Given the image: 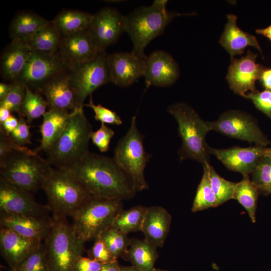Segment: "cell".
<instances>
[{
	"label": "cell",
	"mask_w": 271,
	"mask_h": 271,
	"mask_svg": "<svg viewBox=\"0 0 271 271\" xmlns=\"http://www.w3.org/2000/svg\"><path fill=\"white\" fill-rule=\"evenodd\" d=\"M95 198L123 200L137 192L130 177L113 158L90 153L67 170Z\"/></svg>",
	"instance_id": "obj_1"
},
{
	"label": "cell",
	"mask_w": 271,
	"mask_h": 271,
	"mask_svg": "<svg viewBox=\"0 0 271 271\" xmlns=\"http://www.w3.org/2000/svg\"><path fill=\"white\" fill-rule=\"evenodd\" d=\"M92 131L83 108L71 111L64 131L46 152L48 163L63 170L76 164L89 152L88 145Z\"/></svg>",
	"instance_id": "obj_2"
},
{
	"label": "cell",
	"mask_w": 271,
	"mask_h": 271,
	"mask_svg": "<svg viewBox=\"0 0 271 271\" xmlns=\"http://www.w3.org/2000/svg\"><path fill=\"white\" fill-rule=\"evenodd\" d=\"M167 3L156 0L152 5L139 7L124 16V32L132 42L131 52L137 56L147 59L144 51L149 43L162 34L174 18L184 15L168 11Z\"/></svg>",
	"instance_id": "obj_3"
},
{
	"label": "cell",
	"mask_w": 271,
	"mask_h": 271,
	"mask_svg": "<svg viewBox=\"0 0 271 271\" xmlns=\"http://www.w3.org/2000/svg\"><path fill=\"white\" fill-rule=\"evenodd\" d=\"M41 189L54 219L72 217L92 197L68 171L56 168L47 175Z\"/></svg>",
	"instance_id": "obj_4"
},
{
	"label": "cell",
	"mask_w": 271,
	"mask_h": 271,
	"mask_svg": "<svg viewBox=\"0 0 271 271\" xmlns=\"http://www.w3.org/2000/svg\"><path fill=\"white\" fill-rule=\"evenodd\" d=\"M178 126L182 144L179 151L180 160H194L203 165L209 163L210 153L206 142L210 131L207 122L204 121L195 110L184 102L173 103L167 108Z\"/></svg>",
	"instance_id": "obj_5"
},
{
	"label": "cell",
	"mask_w": 271,
	"mask_h": 271,
	"mask_svg": "<svg viewBox=\"0 0 271 271\" xmlns=\"http://www.w3.org/2000/svg\"><path fill=\"white\" fill-rule=\"evenodd\" d=\"M52 168L35 150H17L0 161V178L35 192Z\"/></svg>",
	"instance_id": "obj_6"
},
{
	"label": "cell",
	"mask_w": 271,
	"mask_h": 271,
	"mask_svg": "<svg viewBox=\"0 0 271 271\" xmlns=\"http://www.w3.org/2000/svg\"><path fill=\"white\" fill-rule=\"evenodd\" d=\"M53 219L44 244L49 270L74 271L76 260L82 255L84 242L66 218Z\"/></svg>",
	"instance_id": "obj_7"
},
{
	"label": "cell",
	"mask_w": 271,
	"mask_h": 271,
	"mask_svg": "<svg viewBox=\"0 0 271 271\" xmlns=\"http://www.w3.org/2000/svg\"><path fill=\"white\" fill-rule=\"evenodd\" d=\"M122 209L120 200L91 197L72 216V225L77 237L84 242L95 239L111 228Z\"/></svg>",
	"instance_id": "obj_8"
},
{
	"label": "cell",
	"mask_w": 271,
	"mask_h": 271,
	"mask_svg": "<svg viewBox=\"0 0 271 271\" xmlns=\"http://www.w3.org/2000/svg\"><path fill=\"white\" fill-rule=\"evenodd\" d=\"M144 139V136L137 126L136 115H134L127 131L118 142L113 158L130 177L137 192L148 188L144 171L152 155L145 149Z\"/></svg>",
	"instance_id": "obj_9"
},
{
	"label": "cell",
	"mask_w": 271,
	"mask_h": 271,
	"mask_svg": "<svg viewBox=\"0 0 271 271\" xmlns=\"http://www.w3.org/2000/svg\"><path fill=\"white\" fill-rule=\"evenodd\" d=\"M108 55L105 50L100 51L89 61L68 66L69 83L76 95V109L83 108L87 96L110 82Z\"/></svg>",
	"instance_id": "obj_10"
},
{
	"label": "cell",
	"mask_w": 271,
	"mask_h": 271,
	"mask_svg": "<svg viewBox=\"0 0 271 271\" xmlns=\"http://www.w3.org/2000/svg\"><path fill=\"white\" fill-rule=\"evenodd\" d=\"M68 70V65L58 51L53 54L32 52L22 72L13 83L40 93L47 82Z\"/></svg>",
	"instance_id": "obj_11"
},
{
	"label": "cell",
	"mask_w": 271,
	"mask_h": 271,
	"mask_svg": "<svg viewBox=\"0 0 271 271\" xmlns=\"http://www.w3.org/2000/svg\"><path fill=\"white\" fill-rule=\"evenodd\" d=\"M210 130L227 137L243 140L256 146L265 147L269 141L263 134L255 119L248 113L239 110H229L220 115L215 121L207 122Z\"/></svg>",
	"instance_id": "obj_12"
},
{
	"label": "cell",
	"mask_w": 271,
	"mask_h": 271,
	"mask_svg": "<svg viewBox=\"0 0 271 271\" xmlns=\"http://www.w3.org/2000/svg\"><path fill=\"white\" fill-rule=\"evenodd\" d=\"M0 210L8 214L47 218V205L37 203L31 192L0 178Z\"/></svg>",
	"instance_id": "obj_13"
},
{
	"label": "cell",
	"mask_w": 271,
	"mask_h": 271,
	"mask_svg": "<svg viewBox=\"0 0 271 271\" xmlns=\"http://www.w3.org/2000/svg\"><path fill=\"white\" fill-rule=\"evenodd\" d=\"M257 55L248 51L239 59H232L226 79L230 89L245 98L255 92V82L260 78L263 70L256 63Z\"/></svg>",
	"instance_id": "obj_14"
},
{
	"label": "cell",
	"mask_w": 271,
	"mask_h": 271,
	"mask_svg": "<svg viewBox=\"0 0 271 271\" xmlns=\"http://www.w3.org/2000/svg\"><path fill=\"white\" fill-rule=\"evenodd\" d=\"M88 30L99 49L105 50L124 32V16L113 8H103L93 15Z\"/></svg>",
	"instance_id": "obj_15"
},
{
	"label": "cell",
	"mask_w": 271,
	"mask_h": 271,
	"mask_svg": "<svg viewBox=\"0 0 271 271\" xmlns=\"http://www.w3.org/2000/svg\"><path fill=\"white\" fill-rule=\"evenodd\" d=\"M146 60L131 52L108 55L110 82L119 87L130 86L144 76Z\"/></svg>",
	"instance_id": "obj_16"
},
{
	"label": "cell",
	"mask_w": 271,
	"mask_h": 271,
	"mask_svg": "<svg viewBox=\"0 0 271 271\" xmlns=\"http://www.w3.org/2000/svg\"><path fill=\"white\" fill-rule=\"evenodd\" d=\"M265 147L253 146L247 148L234 147L217 149L208 147L210 154L213 155L228 169L249 175L254 171L260 159L264 156Z\"/></svg>",
	"instance_id": "obj_17"
},
{
	"label": "cell",
	"mask_w": 271,
	"mask_h": 271,
	"mask_svg": "<svg viewBox=\"0 0 271 271\" xmlns=\"http://www.w3.org/2000/svg\"><path fill=\"white\" fill-rule=\"evenodd\" d=\"M41 244L40 240L27 238L10 229L1 227V254L12 271H17L22 262Z\"/></svg>",
	"instance_id": "obj_18"
},
{
	"label": "cell",
	"mask_w": 271,
	"mask_h": 271,
	"mask_svg": "<svg viewBox=\"0 0 271 271\" xmlns=\"http://www.w3.org/2000/svg\"><path fill=\"white\" fill-rule=\"evenodd\" d=\"M180 70L173 58L164 51L153 52L147 57L144 77L146 87H167L179 78Z\"/></svg>",
	"instance_id": "obj_19"
},
{
	"label": "cell",
	"mask_w": 271,
	"mask_h": 271,
	"mask_svg": "<svg viewBox=\"0 0 271 271\" xmlns=\"http://www.w3.org/2000/svg\"><path fill=\"white\" fill-rule=\"evenodd\" d=\"M100 51L88 29L62 36L58 52L69 66L89 61Z\"/></svg>",
	"instance_id": "obj_20"
},
{
	"label": "cell",
	"mask_w": 271,
	"mask_h": 271,
	"mask_svg": "<svg viewBox=\"0 0 271 271\" xmlns=\"http://www.w3.org/2000/svg\"><path fill=\"white\" fill-rule=\"evenodd\" d=\"M40 93L44 96L49 109L69 112L76 109V95L69 83L68 71L47 82Z\"/></svg>",
	"instance_id": "obj_21"
},
{
	"label": "cell",
	"mask_w": 271,
	"mask_h": 271,
	"mask_svg": "<svg viewBox=\"0 0 271 271\" xmlns=\"http://www.w3.org/2000/svg\"><path fill=\"white\" fill-rule=\"evenodd\" d=\"M53 218H43L1 212V227L10 229L27 238L42 241L51 229Z\"/></svg>",
	"instance_id": "obj_22"
},
{
	"label": "cell",
	"mask_w": 271,
	"mask_h": 271,
	"mask_svg": "<svg viewBox=\"0 0 271 271\" xmlns=\"http://www.w3.org/2000/svg\"><path fill=\"white\" fill-rule=\"evenodd\" d=\"M172 217L161 206L147 207L142 231L145 239L157 247L163 246L170 231Z\"/></svg>",
	"instance_id": "obj_23"
},
{
	"label": "cell",
	"mask_w": 271,
	"mask_h": 271,
	"mask_svg": "<svg viewBox=\"0 0 271 271\" xmlns=\"http://www.w3.org/2000/svg\"><path fill=\"white\" fill-rule=\"evenodd\" d=\"M31 54L26 43L12 40L1 55V74L3 79L13 83L22 72Z\"/></svg>",
	"instance_id": "obj_24"
},
{
	"label": "cell",
	"mask_w": 271,
	"mask_h": 271,
	"mask_svg": "<svg viewBox=\"0 0 271 271\" xmlns=\"http://www.w3.org/2000/svg\"><path fill=\"white\" fill-rule=\"evenodd\" d=\"M227 19L219 43L230 54L231 59L237 55L242 54L249 46L257 49L263 56L262 49L256 38L238 27L237 17L234 14H227Z\"/></svg>",
	"instance_id": "obj_25"
},
{
	"label": "cell",
	"mask_w": 271,
	"mask_h": 271,
	"mask_svg": "<svg viewBox=\"0 0 271 271\" xmlns=\"http://www.w3.org/2000/svg\"><path fill=\"white\" fill-rule=\"evenodd\" d=\"M70 112L57 109L47 111L40 125L42 138L40 146L35 150L36 153L46 152L55 143L67 125Z\"/></svg>",
	"instance_id": "obj_26"
},
{
	"label": "cell",
	"mask_w": 271,
	"mask_h": 271,
	"mask_svg": "<svg viewBox=\"0 0 271 271\" xmlns=\"http://www.w3.org/2000/svg\"><path fill=\"white\" fill-rule=\"evenodd\" d=\"M49 21L34 13L20 12L13 19L10 25V36L13 40L27 43L32 37Z\"/></svg>",
	"instance_id": "obj_27"
},
{
	"label": "cell",
	"mask_w": 271,
	"mask_h": 271,
	"mask_svg": "<svg viewBox=\"0 0 271 271\" xmlns=\"http://www.w3.org/2000/svg\"><path fill=\"white\" fill-rule=\"evenodd\" d=\"M157 247L145 239H131L121 258L144 271H153L159 257Z\"/></svg>",
	"instance_id": "obj_28"
},
{
	"label": "cell",
	"mask_w": 271,
	"mask_h": 271,
	"mask_svg": "<svg viewBox=\"0 0 271 271\" xmlns=\"http://www.w3.org/2000/svg\"><path fill=\"white\" fill-rule=\"evenodd\" d=\"M93 15L75 10H65L51 21L62 36L88 29Z\"/></svg>",
	"instance_id": "obj_29"
},
{
	"label": "cell",
	"mask_w": 271,
	"mask_h": 271,
	"mask_svg": "<svg viewBox=\"0 0 271 271\" xmlns=\"http://www.w3.org/2000/svg\"><path fill=\"white\" fill-rule=\"evenodd\" d=\"M62 36L51 21L41 28L27 43L32 52L53 54L58 51Z\"/></svg>",
	"instance_id": "obj_30"
},
{
	"label": "cell",
	"mask_w": 271,
	"mask_h": 271,
	"mask_svg": "<svg viewBox=\"0 0 271 271\" xmlns=\"http://www.w3.org/2000/svg\"><path fill=\"white\" fill-rule=\"evenodd\" d=\"M259 191L252 182L249 175L236 183L233 199L236 200L246 210L252 223L256 222V212Z\"/></svg>",
	"instance_id": "obj_31"
},
{
	"label": "cell",
	"mask_w": 271,
	"mask_h": 271,
	"mask_svg": "<svg viewBox=\"0 0 271 271\" xmlns=\"http://www.w3.org/2000/svg\"><path fill=\"white\" fill-rule=\"evenodd\" d=\"M147 207L142 205L121 210L116 215L111 228L124 234L141 231Z\"/></svg>",
	"instance_id": "obj_32"
},
{
	"label": "cell",
	"mask_w": 271,
	"mask_h": 271,
	"mask_svg": "<svg viewBox=\"0 0 271 271\" xmlns=\"http://www.w3.org/2000/svg\"><path fill=\"white\" fill-rule=\"evenodd\" d=\"M203 166V174L199 184L194 198L192 211L196 212L220 205L218 198L214 193L210 182L206 168Z\"/></svg>",
	"instance_id": "obj_33"
},
{
	"label": "cell",
	"mask_w": 271,
	"mask_h": 271,
	"mask_svg": "<svg viewBox=\"0 0 271 271\" xmlns=\"http://www.w3.org/2000/svg\"><path fill=\"white\" fill-rule=\"evenodd\" d=\"M25 87L26 95L19 115L23 116L30 124L35 119L45 114L48 105L41 93L34 92Z\"/></svg>",
	"instance_id": "obj_34"
},
{
	"label": "cell",
	"mask_w": 271,
	"mask_h": 271,
	"mask_svg": "<svg viewBox=\"0 0 271 271\" xmlns=\"http://www.w3.org/2000/svg\"><path fill=\"white\" fill-rule=\"evenodd\" d=\"M203 166L208 171L212 189L218 199L220 205L233 199L236 183L229 181L219 176L209 163Z\"/></svg>",
	"instance_id": "obj_35"
},
{
	"label": "cell",
	"mask_w": 271,
	"mask_h": 271,
	"mask_svg": "<svg viewBox=\"0 0 271 271\" xmlns=\"http://www.w3.org/2000/svg\"><path fill=\"white\" fill-rule=\"evenodd\" d=\"M100 236L116 259L124 254L131 241L127 234L111 228L103 232Z\"/></svg>",
	"instance_id": "obj_36"
},
{
	"label": "cell",
	"mask_w": 271,
	"mask_h": 271,
	"mask_svg": "<svg viewBox=\"0 0 271 271\" xmlns=\"http://www.w3.org/2000/svg\"><path fill=\"white\" fill-rule=\"evenodd\" d=\"M251 174V180L259 192L271 194V158L263 156Z\"/></svg>",
	"instance_id": "obj_37"
},
{
	"label": "cell",
	"mask_w": 271,
	"mask_h": 271,
	"mask_svg": "<svg viewBox=\"0 0 271 271\" xmlns=\"http://www.w3.org/2000/svg\"><path fill=\"white\" fill-rule=\"evenodd\" d=\"M17 271H49L45 248L43 243L25 259Z\"/></svg>",
	"instance_id": "obj_38"
},
{
	"label": "cell",
	"mask_w": 271,
	"mask_h": 271,
	"mask_svg": "<svg viewBox=\"0 0 271 271\" xmlns=\"http://www.w3.org/2000/svg\"><path fill=\"white\" fill-rule=\"evenodd\" d=\"M25 95L26 87L24 85L14 84L7 95L0 100V107L6 108L12 112H15L19 115Z\"/></svg>",
	"instance_id": "obj_39"
},
{
	"label": "cell",
	"mask_w": 271,
	"mask_h": 271,
	"mask_svg": "<svg viewBox=\"0 0 271 271\" xmlns=\"http://www.w3.org/2000/svg\"><path fill=\"white\" fill-rule=\"evenodd\" d=\"M84 105L91 108L94 113V118L103 124L119 125L122 123L120 117L114 111L104 107L100 104H95L92 95L89 102Z\"/></svg>",
	"instance_id": "obj_40"
},
{
	"label": "cell",
	"mask_w": 271,
	"mask_h": 271,
	"mask_svg": "<svg viewBox=\"0 0 271 271\" xmlns=\"http://www.w3.org/2000/svg\"><path fill=\"white\" fill-rule=\"evenodd\" d=\"M114 133L113 130L105 124L101 123L99 128L92 132L90 139L101 152L105 153L108 151L110 141Z\"/></svg>",
	"instance_id": "obj_41"
},
{
	"label": "cell",
	"mask_w": 271,
	"mask_h": 271,
	"mask_svg": "<svg viewBox=\"0 0 271 271\" xmlns=\"http://www.w3.org/2000/svg\"><path fill=\"white\" fill-rule=\"evenodd\" d=\"M9 136L20 146L26 147V145L32 144L30 126L23 116L19 115L18 125Z\"/></svg>",
	"instance_id": "obj_42"
},
{
	"label": "cell",
	"mask_w": 271,
	"mask_h": 271,
	"mask_svg": "<svg viewBox=\"0 0 271 271\" xmlns=\"http://www.w3.org/2000/svg\"><path fill=\"white\" fill-rule=\"evenodd\" d=\"M88 255L89 257L102 263L117 260L112 256L100 236L95 239L93 245L88 250Z\"/></svg>",
	"instance_id": "obj_43"
},
{
	"label": "cell",
	"mask_w": 271,
	"mask_h": 271,
	"mask_svg": "<svg viewBox=\"0 0 271 271\" xmlns=\"http://www.w3.org/2000/svg\"><path fill=\"white\" fill-rule=\"evenodd\" d=\"M247 98L251 99L257 109L271 119V90L255 91L248 95Z\"/></svg>",
	"instance_id": "obj_44"
},
{
	"label": "cell",
	"mask_w": 271,
	"mask_h": 271,
	"mask_svg": "<svg viewBox=\"0 0 271 271\" xmlns=\"http://www.w3.org/2000/svg\"><path fill=\"white\" fill-rule=\"evenodd\" d=\"M26 147H22L15 143L9 135L0 129V161L11 153L17 150H26Z\"/></svg>",
	"instance_id": "obj_45"
},
{
	"label": "cell",
	"mask_w": 271,
	"mask_h": 271,
	"mask_svg": "<svg viewBox=\"0 0 271 271\" xmlns=\"http://www.w3.org/2000/svg\"><path fill=\"white\" fill-rule=\"evenodd\" d=\"M104 264L90 257L82 255L76 260L74 271H99Z\"/></svg>",
	"instance_id": "obj_46"
},
{
	"label": "cell",
	"mask_w": 271,
	"mask_h": 271,
	"mask_svg": "<svg viewBox=\"0 0 271 271\" xmlns=\"http://www.w3.org/2000/svg\"><path fill=\"white\" fill-rule=\"evenodd\" d=\"M18 123L19 118H17L12 114L2 125H0V129L9 135L16 129Z\"/></svg>",
	"instance_id": "obj_47"
},
{
	"label": "cell",
	"mask_w": 271,
	"mask_h": 271,
	"mask_svg": "<svg viewBox=\"0 0 271 271\" xmlns=\"http://www.w3.org/2000/svg\"><path fill=\"white\" fill-rule=\"evenodd\" d=\"M259 79L265 89L271 90V69L263 70Z\"/></svg>",
	"instance_id": "obj_48"
},
{
	"label": "cell",
	"mask_w": 271,
	"mask_h": 271,
	"mask_svg": "<svg viewBox=\"0 0 271 271\" xmlns=\"http://www.w3.org/2000/svg\"><path fill=\"white\" fill-rule=\"evenodd\" d=\"M99 271H120V265L116 260L104 263Z\"/></svg>",
	"instance_id": "obj_49"
},
{
	"label": "cell",
	"mask_w": 271,
	"mask_h": 271,
	"mask_svg": "<svg viewBox=\"0 0 271 271\" xmlns=\"http://www.w3.org/2000/svg\"><path fill=\"white\" fill-rule=\"evenodd\" d=\"M14 85L13 83L1 82L0 83V100L3 99L9 93Z\"/></svg>",
	"instance_id": "obj_50"
},
{
	"label": "cell",
	"mask_w": 271,
	"mask_h": 271,
	"mask_svg": "<svg viewBox=\"0 0 271 271\" xmlns=\"http://www.w3.org/2000/svg\"><path fill=\"white\" fill-rule=\"evenodd\" d=\"M12 112L8 109L0 107V125H2L11 115Z\"/></svg>",
	"instance_id": "obj_51"
},
{
	"label": "cell",
	"mask_w": 271,
	"mask_h": 271,
	"mask_svg": "<svg viewBox=\"0 0 271 271\" xmlns=\"http://www.w3.org/2000/svg\"><path fill=\"white\" fill-rule=\"evenodd\" d=\"M256 32L264 36L271 41V25L263 29H256Z\"/></svg>",
	"instance_id": "obj_52"
},
{
	"label": "cell",
	"mask_w": 271,
	"mask_h": 271,
	"mask_svg": "<svg viewBox=\"0 0 271 271\" xmlns=\"http://www.w3.org/2000/svg\"><path fill=\"white\" fill-rule=\"evenodd\" d=\"M120 271H144L137 267L135 266L131 265L129 266H121Z\"/></svg>",
	"instance_id": "obj_53"
},
{
	"label": "cell",
	"mask_w": 271,
	"mask_h": 271,
	"mask_svg": "<svg viewBox=\"0 0 271 271\" xmlns=\"http://www.w3.org/2000/svg\"><path fill=\"white\" fill-rule=\"evenodd\" d=\"M264 156H266L271 158V148H265L264 153Z\"/></svg>",
	"instance_id": "obj_54"
},
{
	"label": "cell",
	"mask_w": 271,
	"mask_h": 271,
	"mask_svg": "<svg viewBox=\"0 0 271 271\" xmlns=\"http://www.w3.org/2000/svg\"><path fill=\"white\" fill-rule=\"evenodd\" d=\"M153 271H168V270H164V269H160V268H154Z\"/></svg>",
	"instance_id": "obj_55"
},
{
	"label": "cell",
	"mask_w": 271,
	"mask_h": 271,
	"mask_svg": "<svg viewBox=\"0 0 271 271\" xmlns=\"http://www.w3.org/2000/svg\"><path fill=\"white\" fill-rule=\"evenodd\" d=\"M269 271H271V269Z\"/></svg>",
	"instance_id": "obj_56"
}]
</instances>
